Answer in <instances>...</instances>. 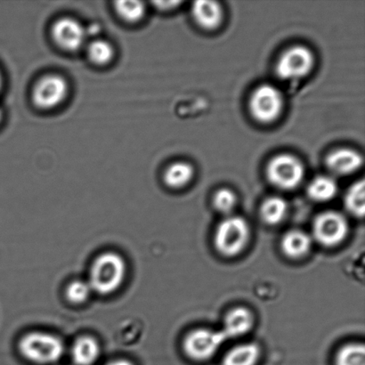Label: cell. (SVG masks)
<instances>
[{"label":"cell","instance_id":"cell-17","mask_svg":"<svg viewBox=\"0 0 365 365\" xmlns=\"http://www.w3.org/2000/svg\"><path fill=\"white\" fill-rule=\"evenodd\" d=\"M193 169L189 163H175L164 173V182L170 188L184 187L192 180Z\"/></svg>","mask_w":365,"mask_h":365},{"label":"cell","instance_id":"cell-26","mask_svg":"<svg viewBox=\"0 0 365 365\" xmlns=\"http://www.w3.org/2000/svg\"><path fill=\"white\" fill-rule=\"evenodd\" d=\"M157 7H158L159 9H162L164 11L171 10L174 9L175 7H176L178 5H180V1H159V2H155Z\"/></svg>","mask_w":365,"mask_h":365},{"label":"cell","instance_id":"cell-10","mask_svg":"<svg viewBox=\"0 0 365 365\" xmlns=\"http://www.w3.org/2000/svg\"><path fill=\"white\" fill-rule=\"evenodd\" d=\"M52 35L57 45L66 51H78L88 38L86 28L71 17L61 18L53 25Z\"/></svg>","mask_w":365,"mask_h":365},{"label":"cell","instance_id":"cell-5","mask_svg":"<svg viewBox=\"0 0 365 365\" xmlns=\"http://www.w3.org/2000/svg\"><path fill=\"white\" fill-rule=\"evenodd\" d=\"M227 341L223 331L197 329L186 336L184 349L190 359L205 361L212 357Z\"/></svg>","mask_w":365,"mask_h":365},{"label":"cell","instance_id":"cell-23","mask_svg":"<svg viewBox=\"0 0 365 365\" xmlns=\"http://www.w3.org/2000/svg\"><path fill=\"white\" fill-rule=\"evenodd\" d=\"M115 9L121 19L128 23H138L145 16V4L140 1H118Z\"/></svg>","mask_w":365,"mask_h":365},{"label":"cell","instance_id":"cell-27","mask_svg":"<svg viewBox=\"0 0 365 365\" xmlns=\"http://www.w3.org/2000/svg\"><path fill=\"white\" fill-rule=\"evenodd\" d=\"M107 365H133L130 361L124 360V359H120L113 361V362L110 363Z\"/></svg>","mask_w":365,"mask_h":365},{"label":"cell","instance_id":"cell-28","mask_svg":"<svg viewBox=\"0 0 365 365\" xmlns=\"http://www.w3.org/2000/svg\"><path fill=\"white\" fill-rule=\"evenodd\" d=\"M2 87H3V77H2L1 71H0V91H1Z\"/></svg>","mask_w":365,"mask_h":365},{"label":"cell","instance_id":"cell-9","mask_svg":"<svg viewBox=\"0 0 365 365\" xmlns=\"http://www.w3.org/2000/svg\"><path fill=\"white\" fill-rule=\"evenodd\" d=\"M349 223L343 215L327 211L319 215L314 223V237L322 245L334 247L344 241Z\"/></svg>","mask_w":365,"mask_h":365},{"label":"cell","instance_id":"cell-18","mask_svg":"<svg viewBox=\"0 0 365 365\" xmlns=\"http://www.w3.org/2000/svg\"><path fill=\"white\" fill-rule=\"evenodd\" d=\"M338 192L336 182L330 177L321 176L314 178L309 186V195L316 202H324L334 198Z\"/></svg>","mask_w":365,"mask_h":365},{"label":"cell","instance_id":"cell-14","mask_svg":"<svg viewBox=\"0 0 365 365\" xmlns=\"http://www.w3.org/2000/svg\"><path fill=\"white\" fill-rule=\"evenodd\" d=\"M312 246V238L306 232L292 230L285 234L282 241V248L289 257L299 259L309 253Z\"/></svg>","mask_w":365,"mask_h":365},{"label":"cell","instance_id":"cell-6","mask_svg":"<svg viewBox=\"0 0 365 365\" xmlns=\"http://www.w3.org/2000/svg\"><path fill=\"white\" fill-rule=\"evenodd\" d=\"M284 106L281 92L272 85H261L253 92L250 101L252 116L261 123H271L277 119Z\"/></svg>","mask_w":365,"mask_h":365},{"label":"cell","instance_id":"cell-12","mask_svg":"<svg viewBox=\"0 0 365 365\" xmlns=\"http://www.w3.org/2000/svg\"><path fill=\"white\" fill-rule=\"evenodd\" d=\"M192 14L195 23L205 30H214L220 26L223 18L220 4L207 0L193 3Z\"/></svg>","mask_w":365,"mask_h":365},{"label":"cell","instance_id":"cell-16","mask_svg":"<svg viewBox=\"0 0 365 365\" xmlns=\"http://www.w3.org/2000/svg\"><path fill=\"white\" fill-rule=\"evenodd\" d=\"M259 353V346L256 343L236 346L225 355L223 365H255Z\"/></svg>","mask_w":365,"mask_h":365},{"label":"cell","instance_id":"cell-19","mask_svg":"<svg viewBox=\"0 0 365 365\" xmlns=\"http://www.w3.org/2000/svg\"><path fill=\"white\" fill-rule=\"evenodd\" d=\"M288 205L281 197H270L264 200L261 207V215L264 222L269 225L280 223L287 214Z\"/></svg>","mask_w":365,"mask_h":365},{"label":"cell","instance_id":"cell-20","mask_svg":"<svg viewBox=\"0 0 365 365\" xmlns=\"http://www.w3.org/2000/svg\"><path fill=\"white\" fill-rule=\"evenodd\" d=\"M365 185L364 181L361 180L352 185L349 189L345 197V205L346 209L354 216L362 217L365 210Z\"/></svg>","mask_w":365,"mask_h":365},{"label":"cell","instance_id":"cell-4","mask_svg":"<svg viewBox=\"0 0 365 365\" xmlns=\"http://www.w3.org/2000/svg\"><path fill=\"white\" fill-rule=\"evenodd\" d=\"M268 180L274 186L284 190L294 189L302 182L305 170L302 162L295 156H275L268 163Z\"/></svg>","mask_w":365,"mask_h":365},{"label":"cell","instance_id":"cell-2","mask_svg":"<svg viewBox=\"0 0 365 365\" xmlns=\"http://www.w3.org/2000/svg\"><path fill=\"white\" fill-rule=\"evenodd\" d=\"M21 355L31 363L46 365L62 359L63 343L56 336L34 331L24 336L18 344Z\"/></svg>","mask_w":365,"mask_h":365},{"label":"cell","instance_id":"cell-21","mask_svg":"<svg viewBox=\"0 0 365 365\" xmlns=\"http://www.w3.org/2000/svg\"><path fill=\"white\" fill-rule=\"evenodd\" d=\"M89 59L98 66H106L113 59L114 48L110 42L103 39H96L88 45Z\"/></svg>","mask_w":365,"mask_h":365},{"label":"cell","instance_id":"cell-29","mask_svg":"<svg viewBox=\"0 0 365 365\" xmlns=\"http://www.w3.org/2000/svg\"><path fill=\"white\" fill-rule=\"evenodd\" d=\"M2 117H3L2 110H1V109H0V123H1Z\"/></svg>","mask_w":365,"mask_h":365},{"label":"cell","instance_id":"cell-25","mask_svg":"<svg viewBox=\"0 0 365 365\" xmlns=\"http://www.w3.org/2000/svg\"><path fill=\"white\" fill-rule=\"evenodd\" d=\"M236 196L229 189H221L214 197V206L222 213H230L236 204Z\"/></svg>","mask_w":365,"mask_h":365},{"label":"cell","instance_id":"cell-11","mask_svg":"<svg viewBox=\"0 0 365 365\" xmlns=\"http://www.w3.org/2000/svg\"><path fill=\"white\" fill-rule=\"evenodd\" d=\"M363 163L362 155L348 148L336 150L329 155L327 159L329 170L339 176H346V175L356 173L363 166Z\"/></svg>","mask_w":365,"mask_h":365},{"label":"cell","instance_id":"cell-24","mask_svg":"<svg viewBox=\"0 0 365 365\" xmlns=\"http://www.w3.org/2000/svg\"><path fill=\"white\" fill-rule=\"evenodd\" d=\"M92 289L88 282L84 281H74L71 282L66 289V298L73 304H82L91 296Z\"/></svg>","mask_w":365,"mask_h":365},{"label":"cell","instance_id":"cell-1","mask_svg":"<svg viewBox=\"0 0 365 365\" xmlns=\"http://www.w3.org/2000/svg\"><path fill=\"white\" fill-rule=\"evenodd\" d=\"M126 272L123 257L114 252L103 253L92 264L88 284L98 294H112L123 284Z\"/></svg>","mask_w":365,"mask_h":365},{"label":"cell","instance_id":"cell-22","mask_svg":"<svg viewBox=\"0 0 365 365\" xmlns=\"http://www.w3.org/2000/svg\"><path fill=\"white\" fill-rule=\"evenodd\" d=\"M336 365H365V349L363 344L343 346L336 356Z\"/></svg>","mask_w":365,"mask_h":365},{"label":"cell","instance_id":"cell-13","mask_svg":"<svg viewBox=\"0 0 365 365\" xmlns=\"http://www.w3.org/2000/svg\"><path fill=\"white\" fill-rule=\"evenodd\" d=\"M253 316L245 307H236L225 318L224 329L227 339L241 337L252 330Z\"/></svg>","mask_w":365,"mask_h":365},{"label":"cell","instance_id":"cell-7","mask_svg":"<svg viewBox=\"0 0 365 365\" xmlns=\"http://www.w3.org/2000/svg\"><path fill=\"white\" fill-rule=\"evenodd\" d=\"M314 58L310 49L303 46H292L282 53L277 64V73L284 81L306 77L313 69Z\"/></svg>","mask_w":365,"mask_h":365},{"label":"cell","instance_id":"cell-8","mask_svg":"<svg viewBox=\"0 0 365 365\" xmlns=\"http://www.w3.org/2000/svg\"><path fill=\"white\" fill-rule=\"evenodd\" d=\"M69 85L60 75L49 74L43 77L35 85L32 100L38 108L49 110L59 106L66 99Z\"/></svg>","mask_w":365,"mask_h":365},{"label":"cell","instance_id":"cell-15","mask_svg":"<svg viewBox=\"0 0 365 365\" xmlns=\"http://www.w3.org/2000/svg\"><path fill=\"white\" fill-rule=\"evenodd\" d=\"M100 346L94 338L83 336L75 341L71 356L77 365H92L99 359Z\"/></svg>","mask_w":365,"mask_h":365},{"label":"cell","instance_id":"cell-3","mask_svg":"<svg viewBox=\"0 0 365 365\" xmlns=\"http://www.w3.org/2000/svg\"><path fill=\"white\" fill-rule=\"evenodd\" d=\"M248 222L241 217H228L221 222L215 235V245L222 255L234 257L241 253L249 242Z\"/></svg>","mask_w":365,"mask_h":365}]
</instances>
